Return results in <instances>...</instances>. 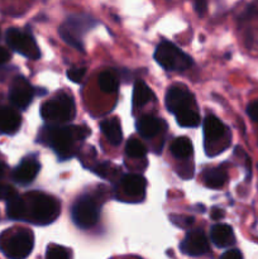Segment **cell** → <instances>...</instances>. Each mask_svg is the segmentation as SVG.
Wrapping results in <instances>:
<instances>
[{"mask_svg": "<svg viewBox=\"0 0 258 259\" xmlns=\"http://www.w3.org/2000/svg\"><path fill=\"white\" fill-rule=\"evenodd\" d=\"M120 182L124 192L126 195H129V196L138 197L139 195H143L144 191H146L147 181L141 175H125V176H123Z\"/></svg>", "mask_w": 258, "mask_h": 259, "instance_id": "9a60e30c", "label": "cell"}, {"mask_svg": "<svg viewBox=\"0 0 258 259\" xmlns=\"http://www.w3.org/2000/svg\"><path fill=\"white\" fill-rule=\"evenodd\" d=\"M194 7H195V10L197 12V14H199L200 17H202V15L205 14V12H206L207 4L205 2H197L195 3Z\"/></svg>", "mask_w": 258, "mask_h": 259, "instance_id": "1f68e13d", "label": "cell"}, {"mask_svg": "<svg viewBox=\"0 0 258 259\" xmlns=\"http://www.w3.org/2000/svg\"><path fill=\"white\" fill-rule=\"evenodd\" d=\"M227 172L222 168H211L209 171H206L204 176L205 185H206L209 189H222L224 186V184L227 182Z\"/></svg>", "mask_w": 258, "mask_h": 259, "instance_id": "7402d4cb", "label": "cell"}, {"mask_svg": "<svg viewBox=\"0 0 258 259\" xmlns=\"http://www.w3.org/2000/svg\"><path fill=\"white\" fill-rule=\"evenodd\" d=\"M90 134V129L86 126H47L42 129L40 141L47 142L48 146L57 153L61 161L71 157L75 142L82 141Z\"/></svg>", "mask_w": 258, "mask_h": 259, "instance_id": "6da1fadb", "label": "cell"}, {"mask_svg": "<svg viewBox=\"0 0 258 259\" xmlns=\"http://www.w3.org/2000/svg\"><path fill=\"white\" fill-rule=\"evenodd\" d=\"M136 128L143 138H153L161 131V120L153 115H144L137 120Z\"/></svg>", "mask_w": 258, "mask_h": 259, "instance_id": "e0dca14e", "label": "cell"}, {"mask_svg": "<svg viewBox=\"0 0 258 259\" xmlns=\"http://www.w3.org/2000/svg\"><path fill=\"white\" fill-rule=\"evenodd\" d=\"M14 195H17V192H15V190L13 189L12 186L0 184V200H7L8 201V200L12 199Z\"/></svg>", "mask_w": 258, "mask_h": 259, "instance_id": "83f0119b", "label": "cell"}, {"mask_svg": "<svg viewBox=\"0 0 258 259\" xmlns=\"http://www.w3.org/2000/svg\"><path fill=\"white\" fill-rule=\"evenodd\" d=\"M247 114L252 120L258 121V100L252 101V103L247 106Z\"/></svg>", "mask_w": 258, "mask_h": 259, "instance_id": "f1b7e54d", "label": "cell"}, {"mask_svg": "<svg viewBox=\"0 0 258 259\" xmlns=\"http://www.w3.org/2000/svg\"><path fill=\"white\" fill-rule=\"evenodd\" d=\"M220 259H243L242 253L238 249H229L220 257Z\"/></svg>", "mask_w": 258, "mask_h": 259, "instance_id": "f546056e", "label": "cell"}, {"mask_svg": "<svg viewBox=\"0 0 258 259\" xmlns=\"http://www.w3.org/2000/svg\"><path fill=\"white\" fill-rule=\"evenodd\" d=\"M34 247V235L30 230H19L14 235L0 243V249L10 259H25Z\"/></svg>", "mask_w": 258, "mask_h": 259, "instance_id": "8992f818", "label": "cell"}, {"mask_svg": "<svg viewBox=\"0 0 258 259\" xmlns=\"http://www.w3.org/2000/svg\"><path fill=\"white\" fill-rule=\"evenodd\" d=\"M24 201L27 206L25 220H30L33 224H51L60 215V202L50 195L42 192H30L24 197Z\"/></svg>", "mask_w": 258, "mask_h": 259, "instance_id": "7a4b0ae2", "label": "cell"}, {"mask_svg": "<svg viewBox=\"0 0 258 259\" xmlns=\"http://www.w3.org/2000/svg\"><path fill=\"white\" fill-rule=\"evenodd\" d=\"M46 259H70V253L60 245H50L46 253Z\"/></svg>", "mask_w": 258, "mask_h": 259, "instance_id": "484cf974", "label": "cell"}, {"mask_svg": "<svg viewBox=\"0 0 258 259\" xmlns=\"http://www.w3.org/2000/svg\"><path fill=\"white\" fill-rule=\"evenodd\" d=\"M171 153L177 159H186L192 154V143L186 137L176 138L171 144Z\"/></svg>", "mask_w": 258, "mask_h": 259, "instance_id": "ffe728a7", "label": "cell"}, {"mask_svg": "<svg viewBox=\"0 0 258 259\" xmlns=\"http://www.w3.org/2000/svg\"><path fill=\"white\" fill-rule=\"evenodd\" d=\"M210 237H211V242L218 248H227L235 243L233 228L227 224H215L211 228Z\"/></svg>", "mask_w": 258, "mask_h": 259, "instance_id": "4fadbf2b", "label": "cell"}, {"mask_svg": "<svg viewBox=\"0 0 258 259\" xmlns=\"http://www.w3.org/2000/svg\"><path fill=\"white\" fill-rule=\"evenodd\" d=\"M180 249L182 253L191 255V257H200V255L206 254L207 250H209L206 235L201 229L190 230L185 239L182 240Z\"/></svg>", "mask_w": 258, "mask_h": 259, "instance_id": "8fae6325", "label": "cell"}, {"mask_svg": "<svg viewBox=\"0 0 258 259\" xmlns=\"http://www.w3.org/2000/svg\"><path fill=\"white\" fill-rule=\"evenodd\" d=\"M154 60L167 71H185L192 65V58L189 55L167 40H163L157 46L154 51Z\"/></svg>", "mask_w": 258, "mask_h": 259, "instance_id": "5b68a950", "label": "cell"}, {"mask_svg": "<svg viewBox=\"0 0 258 259\" xmlns=\"http://www.w3.org/2000/svg\"><path fill=\"white\" fill-rule=\"evenodd\" d=\"M194 95L184 85H175L168 89L166 94V108L169 113L177 115L189 109H194Z\"/></svg>", "mask_w": 258, "mask_h": 259, "instance_id": "9c48e42d", "label": "cell"}, {"mask_svg": "<svg viewBox=\"0 0 258 259\" xmlns=\"http://www.w3.org/2000/svg\"><path fill=\"white\" fill-rule=\"evenodd\" d=\"M99 88L101 89V91L104 93H109L113 94L118 90L119 88V82H118V77H116L115 73L113 71H103V72L99 75Z\"/></svg>", "mask_w": 258, "mask_h": 259, "instance_id": "603a6c76", "label": "cell"}, {"mask_svg": "<svg viewBox=\"0 0 258 259\" xmlns=\"http://www.w3.org/2000/svg\"><path fill=\"white\" fill-rule=\"evenodd\" d=\"M204 137L206 142H217L225 134V125L214 115H207L202 124Z\"/></svg>", "mask_w": 258, "mask_h": 259, "instance_id": "2e32d148", "label": "cell"}, {"mask_svg": "<svg viewBox=\"0 0 258 259\" xmlns=\"http://www.w3.org/2000/svg\"><path fill=\"white\" fill-rule=\"evenodd\" d=\"M125 153L131 158H143L147 154V147L141 141H138V139L132 138L126 143Z\"/></svg>", "mask_w": 258, "mask_h": 259, "instance_id": "d4e9b609", "label": "cell"}, {"mask_svg": "<svg viewBox=\"0 0 258 259\" xmlns=\"http://www.w3.org/2000/svg\"><path fill=\"white\" fill-rule=\"evenodd\" d=\"M72 220L80 229H90L98 223L99 209L96 201L89 195L78 197L71 210Z\"/></svg>", "mask_w": 258, "mask_h": 259, "instance_id": "52a82bcc", "label": "cell"}, {"mask_svg": "<svg viewBox=\"0 0 258 259\" xmlns=\"http://www.w3.org/2000/svg\"><path fill=\"white\" fill-rule=\"evenodd\" d=\"M3 176H4V166L0 163V179H2Z\"/></svg>", "mask_w": 258, "mask_h": 259, "instance_id": "836d02e7", "label": "cell"}, {"mask_svg": "<svg viewBox=\"0 0 258 259\" xmlns=\"http://www.w3.org/2000/svg\"><path fill=\"white\" fill-rule=\"evenodd\" d=\"M222 218H224V211L220 209H218V207H214V209L211 210V219L212 220H220Z\"/></svg>", "mask_w": 258, "mask_h": 259, "instance_id": "d6a6232c", "label": "cell"}, {"mask_svg": "<svg viewBox=\"0 0 258 259\" xmlns=\"http://www.w3.org/2000/svg\"><path fill=\"white\" fill-rule=\"evenodd\" d=\"M22 124V116L12 108H0V132L14 134Z\"/></svg>", "mask_w": 258, "mask_h": 259, "instance_id": "5bb4252c", "label": "cell"}, {"mask_svg": "<svg viewBox=\"0 0 258 259\" xmlns=\"http://www.w3.org/2000/svg\"><path fill=\"white\" fill-rule=\"evenodd\" d=\"M7 214L13 220H25L27 217V206H25L24 197L14 195L7 202Z\"/></svg>", "mask_w": 258, "mask_h": 259, "instance_id": "d6986e66", "label": "cell"}, {"mask_svg": "<svg viewBox=\"0 0 258 259\" xmlns=\"http://www.w3.org/2000/svg\"><path fill=\"white\" fill-rule=\"evenodd\" d=\"M96 24L98 22L90 15H71L60 27V35L71 47L80 52H85V47L82 45V35Z\"/></svg>", "mask_w": 258, "mask_h": 259, "instance_id": "277c9868", "label": "cell"}, {"mask_svg": "<svg viewBox=\"0 0 258 259\" xmlns=\"http://www.w3.org/2000/svg\"><path fill=\"white\" fill-rule=\"evenodd\" d=\"M34 96V89L23 76H17L10 85L9 100L15 108L24 110L30 105Z\"/></svg>", "mask_w": 258, "mask_h": 259, "instance_id": "30bf717a", "label": "cell"}, {"mask_svg": "<svg viewBox=\"0 0 258 259\" xmlns=\"http://www.w3.org/2000/svg\"><path fill=\"white\" fill-rule=\"evenodd\" d=\"M39 163L33 158H25L13 172V180L17 184L28 185L37 177L39 172Z\"/></svg>", "mask_w": 258, "mask_h": 259, "instance_id": "7c38bea8", "label": "cell"}, {"mask_svg": "<svg viewBox=\"0 0 258 259\" xmlns=\"http://www.w3.org/2000/svg\"><path fill=\"white\" fill-rule=\"evenodd\" d=\"M100 129L105 138L108 139L109 143L113 146H119L123 139V134H121L120 124L116 119H110V120H104L100 124Z\"/></svg>", "mask_w": 258, "mask_h": 259, "instance_id": "ac0fdd59", "label": "cell"}, {"mask_svg": "<svg viewBox=\"0 0 258 259\" xmlns=\"http://www.w3.org/2000/svg\"><path fill=\"white\" fill-rule=\"evenodd\" d=\"M153 99L151 89L143 82V81H137L133 89V105L134 106H144Z\"/></svg>", "mask_w": 258, "mask_h": 259, "instance_id": "44dd1931", "label": "cell"}, {"mask_svg": "<svg viewBox=\"0 0 258 259\" xmlns=\"http://www.w3.org/2000/svg\"><path fill=\"white\" fill-rule=\"evenodd\" d=\"M177 124L184 128H196L200 125V115L195 109L181 111L176 115Z\"/></svg>", "mask_w": 258, "mask_h": 259, "instance_id": "cb8c5ba5", "label": "cell"}, {"mask_svg": "<svg viewBox=\"0 0 258 259\" xmlns=\"http://www.w3.org/2000/svg\"><path fill=\"white\" fill-rule=\"evenodd\" d=\"M75 115V101L72 96L65 91H58L55 98L43 103L40 106V116L46 121L66 123L72 120Z\"/></svg>", "mask_w": 258, "mask_h": 259, "instance_id": "3957f363", "label": "cell"}, {"mask_svg": "<svg viewBox=\"0 0 258 259\" xmlns=\"http://www.w3.org/2000/svg\"><path fill=\"white\" fill-rule=\"evenodd\" d=\"M86 73V67H72L67 71V77L73 83H80Z\"/></svg>", "mask_w": 258, "mask_h": 259, "instance_id": "4316f807", "label": "cell"}, {"mask_svg": "<svg viewBox=\"0 0 258 259\" xmlns=\"http://www.w3.org/2000/svg\"><path fill=\"white\" fill-rule=\"evenodd\" d=\"M9 60H10V52L7 50V48L0 46V65H4V63H7Z\"/></svg>", "mask_w": 258, "mask_h": 259, "instance_id": "4dcf8cb0", "label": "cell"}, {"mask_svg": "<svg viewBox=\"0 0 258 259\" xmlns=\"http://www.w3.org/2000/svg\"><path fill=\"white\" fill-rule=\"evenodd\" d=\"M5 39L13 51L29 60H38L40 57L39 48L30 33L22 32L17 28H10L5 34Z\"/></svg>", "mask_w": 258, "mask_h": 259, "instance_id": "ba28073f", "label": "cell"}]
</instances>
